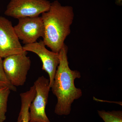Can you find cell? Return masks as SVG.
Masks as SVG:
<instances>
[{
  "label": "cell",
  "instance_id": "obj_1",
  "mask_svg": "<svg viewBox=\"0 0 122 122\" xmlns=\"http://www.w3.org/2000/svg\"><path fill=\"white\" fill-rule=\"evenodd\" d=\"M68 51V46L65 44L59 53V63L51 87L57 98L54 113L59 116L69 115L73 103L82 95L81 90L77 88L74 83L76 79L81 78V73L70 68Z\"/></svg>",
  "mask_w": 122,
  "mask_h": 122
},
{
  "label": "cell",
  "instance_id": "obj_11",
  "mask_svg": "<svg viewBox=\"0 0 122 122\" xmlns=\"http://www.w3.org/2000/svg\"><path fill=\"white\" fill-rule=\"evenodd\" d=\"M98 113L105 122H122V111H98Z\"/></svg>",
  "mask_w": 122,
  "mask_h": 122
},
{
  "label": "cell",
  "instance_id": "obj_9",
  "mask_svg": "<svg viewBox=\"0 0 122 122\" xmlns=\"http://www.w3.org/2000/svg\"><path fill=\"white\" fill-rule=\"evenodd\" d=\"M36 94L34 86L30 87L28 91L20 94L21 106L19 116L21 122H30V107Z\"/></svg>",
  "mask_w": 122,
  "mask_h": 122
},
{
  "label": "cell",
  "instance_id": "obj_12",
  "mask_svg": "<svg viewBox=\"0 0 122 122\" xmlns=\"http://www.w3.org/2000/svg\"><path fill=\"white\" fill-rule=\"evenodd\" d=\"M2 58L0 57V87H7L13 91H17L16 87L12 85L9 81L3 68Z\"/></svg>",
  "mask_w": 122,
  "mask_h": 122
},
{
  "label": "cell",
  "instance_id": "obj_4",
  "mask_svg": "<svg viewBox=\"0 0 122 122\" xmlns=\"http://www.w3.org/2000/svg\"><path fill=\"white\" fill-rule=\"evenodd\" d=\"M34 85L36 94L30 107V122H51L46 113L51 88L49 80L40 76Z\"/></svg>",
  "mask_w": 122,
  "mask_h": 122
},
{
  "label": "cell",
  "instance_id": "obj_10",
  "mask_svg": "<svg viewBox=\"0 0 122 122\" xmlns=\"http://www.w3.org/2000/svg\"><path fill=\"white\" fill-rule=\"evenodd\" d=\"M11 91L8 87H0V122L6 120L7 103Z\"/></svg>",
  "mask_w": 122,
  "mask_h": 122
},
{
  "label": "cell",
  "instance_id": "obj_8",
  "mask_svg": "<svg viewBox=\"0 0 122 122\" xmlns=\"http://www.w3.org/2000/svg\"><path fill=\"white\" fill-rule=\"evenodd\" d=\"M26 51H30L37 55L42 63V69L49 75L50 88L53 82L57 68L59 63V53L50 51L46 47L43 40L23 46Z\"/></svg>",
  "mask_w": 122,
  "mask_h": 122
},
{
  "label": "cell",
  "instance_id": "obj_7",
  "mask_svg": "<svg viewBox=\"0 0 122 122\" xmlns=\"http://www.w3.org/2000/svg\"><path fill=\"white\" fill-rule=\"evenodd\" d=\"M18 23L14 26L18 37L25 45L36 42L44 37L45 28L41 17H27L18 19Z\"/></svg>",
  "mask_w": 122,
  "mask_h": 122
},
{
  "label": "cell",
  "instance_id": "obj_5",
  "mask_svg": "<svg viewBox=\"0 0 122 122\" xmlns=\"http://www.w3.org/2000/svg\"><path fill=\"white\" fill-rule=\"evenodd\" d=\"M51 4L48 0H10L4 14L18 19L38 16L49 10Z\"/></svg>",
  "mask_w": 122,
  "mask_h": 122
},
{
  "label": "cell",
  "instance_id": "obj_3",
  "mask_svg": "<svg viewBox=\"0 0 122 122\" xmlns=\"http://www.w3.org/2000/svg\"><path fill=\"white\" fill-rule=\"evenodd\" d=\"M27 51L11 55L2 61L3 68L7 78L15 87L23 86L31 66V60L27 56Z\"/></svg>",
  "mask_w": 122,
  "mask_h": 122
},
{
  "label": "cell",
  "instance_id": "obj_13",
  "mask_svg": "<svg viewBox=\"0 0 122 122\" xmlns=\"http://www.w3.org/2000/svg\"><path fill=\"white\" fill-rule=\"evenodd\" d=\"M17 122H21V119L20 117L18 116V118L17 121Z\"/></svg>",
  "mask_w": 122,
  "mask_h": 122
},
{
  "label": "cell",
  "instance_id": "obj_2",
  "mask_svg": "<svg viewBox=\"0 0 122 122\" xmlns=\"http://www.w3.org/2000/svg\"><path fill=\"white\" fill-rule=\"evenodd\" d=\"M45 28L43 41L52 51L59 53L71 33L74 18L71 6H63L58 0L51 2L49 9L41 16Z\"/></svg>",
  "mask_w": 122,
  "mask_h": 122
},
{
  "label": "cell",
  "instance_id": "obj_6",
  "mask_svg": "<svg viewBox=\"0 0 122 122\" xmlns=\"http://www.w3.org/2000/svg\"><path fill=\"white\" fill-rule=\"evenodd\" d=\"M19 40L12 22L0 16V57L5 58L25 51Z\"/></svg>",
  "mask_w": 122,
  "mask_h": 122
}]
</instances>
